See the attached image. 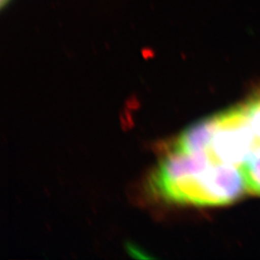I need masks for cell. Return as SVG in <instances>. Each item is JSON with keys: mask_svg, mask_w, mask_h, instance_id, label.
<instances>
[{"mask_svg": "<svg viewBox=\"0 0 260 260\" xmlns=\"http://www.w3.org/2000/svg\"><path fill=\"white\" fill-rule=\"evenodd\" d=\"M240 170L245 179L247 189L260 194V145L241 165Z\"/></svg>", "mask_w": 260, "mask_h": 260, "instance_id": "277c9868", "label": "cell"}, {"mask_svg": "<svg viewBox=\"0 0 260 260\" xmlns=\"http://www.w3.org/2000/svg\"><path fill=\"white\" fill-rule=\"evenodd\" d=\"M259 94H260V93H259Z\"/></svg>", "mask_w": 260, "mask_h": 260, "instance_id": "8992f818", "label": "cell"}, {"mask_svg": "<svg viewBox=\"0 0 260 260\" xmlns=\"http://www.w3.org/2000/svg\"><path fill=\"white\" fill-rule=\"evenodd\" d=\"M164 199L194 206H222L235 202L247 189L240 169L212 162L207 169L152 187Z\"/></svg>", "mask_w": 260, "mask_h": 260, "instance_id": "6da1fadb", "label": "cell"}, {"mask_svg": "<svg viewBox=\"0 0 260 260\" xmlns=\"http://www.w3.org/2000/svg\"><path fill=\"white\" fill-rule=\"evenodd\" d=\"M217 127V115L189 125L177 138L173 148L189 153L207 152Z\"/></svg>", "mask_w": 260, "mask_h": 260, "instance_id": "3957f363", "label": "cell"}, {"mask_svg": "<svg viewBox=\"0 0 260 260\" xmlns=\"http://www.w3.org/2000/svg\"><path fill=\"white\" fill-rule=\"evenodd\" d=\"M10 0H1V5H2V6H4V5L6 4V3L9 2Z\"/></svg>", "mask_w": 260, "mask_h": 260, "instance_id": "5b68a950", "label": "cell"}, {"mask_svg": "<svg viewBox=\"0 0 260 260\" xmlns=\"http://www.w3.org/2000/svg\"><path fill=\"white\" fill-rule=\"evenodd\" d=\"M258 145L243 105L217 114V127L207 153L215 164L238 167Z\"/></svg>", "mask_w": 260, "mask_h": 260, "instance_id": "7a4b0ae2", "label": "cell"}]
</instances>
